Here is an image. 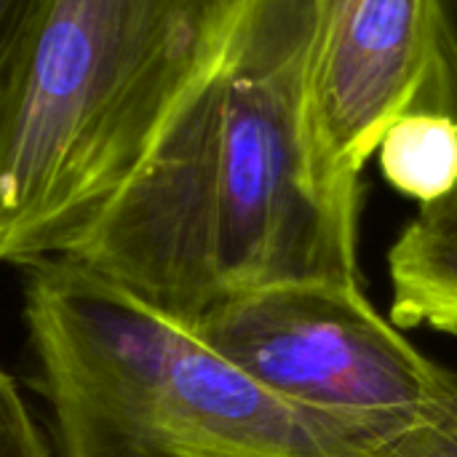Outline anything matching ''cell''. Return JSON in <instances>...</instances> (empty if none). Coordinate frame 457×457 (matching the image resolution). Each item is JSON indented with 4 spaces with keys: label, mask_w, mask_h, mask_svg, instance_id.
I'll use <instances>...</instances> for the list:
<instances>
[{
    "label": "cell",
    "mask_w": 457,
    "mask_h": 457,
    "mask_svg": "<svg viewBox=\"0 0 457 457\" xmlns=\"http://www.w3.org/2000/svg\"><path fill=\"white\" fill-rule=\"evenodd\" d=\"M321 3L241 0L220 54L70 260L182 324L273 284L361 278L359 212L311 171Z\"/></svg>",
    "instance_id": "6da1fadb"
},
{
    "label": "cell",
    "mask_w": 457,
    "mask_h": 457,
    "mask_svg": "<svg viewBox=\"0 0 457 457\" xmlns=\"http://www.w3.org/2000/svg\"><path fill=\"white\" fill-rule=\"evenodd\" d=\"M241 0H48L0 78V257H70L220 54Z\"/></svg>",
    "instance_id": "7a4b0ae2"
},
{
    "label": "cell",
    "mask_w": 457,
    "mask_h": 457,
    "mask_svg": "<svg viewBox=\"0 0 457 457\" xmlns=\"http://www.w3.org/2000/svg\"><path fill=\"white\" fill-rule=\"evenodd\" d=\"M54 457H375L78 260L27 268Z\"/></svg>",
    "instance_id": "3957f363"
},
{
    "label": "cell",
    "mask_w": 457,
    "mask_h": 457,
    "mask_svg": "<svg viewBox=\"0 0 457 457\" xmlns=\"http://www.w3.org/2000/svg\"><path fill=\"white\" fill-rule=\"evenodd\" d=\"M187 327L268 394L372 455L457 386L375 308L361 278L273 284Z\"/></svg>",
    "instance_id": "277c9868"
},
{
    "label": "cell",
    "mask_w": 457,
    "mask_h": 457,
    "mask_svg": "<svg viewBox=\"0 0 457 457\" xmlns=\"http://www.w3.org/2000/svg\"><path fill=\"white\" fill-rule=\"evenodd\" d=\"M431 62V0H324L308 94L316 187L361 209V171L415 107Z\"/></svg>",
    "instance_id": "5b68a950"
},
{
    "label": "cell",
    "mask_w": 457,
    "mask_h": 457,
    "mask_svg": "<svg viewBox=\"0 0 457 457\" xmlns=\"http://www.w3.org/2000/svg\"><path fill=\"white\" fill-rule=\"evenodd\" d=\"M396 327L457 337V190L420 206L388 252Z\"/></svg>",
    "instance_id": "8992f818"
},
{
    "label": "cell",
    "mask_w": 457,
    "mask_h": 457,
    "mask_svg": "<svg viewBox=\"0 0 457 457\" xmlns=\"http://www.w3.org/2000/svg\"><path fill=\"white\" fill-rule=\"evenodd\" d=\"M375 158L396 193L418 206L436 204L457 190V118L412 107L388 126Z\"/></svg>",
    "instance_id": "52a82bcc"
},
{
    "label": "cell",
    "mask_w": 457,
    "mask_h": 457,
    "mask_svg": "<svg viewBox=\"0 0 457 457\" xmlns=\"http://www.w3.org/2000/svg\"><path fill=\"white\" fill-rule=\"evenodd\" d=\"M415 107L457 118V0H431V62Z\"/></svg>",
    "instance_id": "ba28073f"
},
{
    "label": "cell",
    "mask_w": 457,
    "mask_h": 457,
    "mask_svg": "<svg viewBox=\"0 0 457 457\" xmlns=\"http://www.w3.org/2000/svg\"><path fill=\"white\" fill-rule=\"evenodd\" d=\"M375 457H457V386Z\"/></svg>",
    "instance_id": "9c48e42d"
},
{
    "label": "cell",
    "mask_w": 457,
    "mask_h": 457,
    "mask_svg": "<svg viewBox=\"0 0 457 457\" xmlns=\"http://www.w3.org/2000/svg\"><path fill=\"white\" fill-rule=\"evenodd\" d=\"M0 457H54L13 375H0Z\"/></svg>",
    "instance_id": "30bf717a"
},
{
    "label": "cell",
    "mask_w": 457,
    "mask_h": 457,
    "mask_svg": "<svg viewBox=\"0 0 457 457\" xmlns=\"http://www.w3.org/2000/svg\"><path fill=\"white\" fill-rule=\"evenodd\" d=\"M48 0H0V78L19 62Z\"/></svg>",
    "instance_id": "8fae6325"
}]
</instances>
